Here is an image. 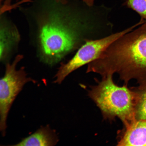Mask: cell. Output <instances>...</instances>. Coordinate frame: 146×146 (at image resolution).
<instances>
[{"label": "cell", "instance_id": "6da1fadb", "mask_svg": "<svg viewBox=\"0 0 146 146\" xmlns=\"http://www.w3.org/2000/svg\"><path fill=\"white\" fill-rule=\"evenodd\" d=\"M36 19L40 59L52 66L87 41L112 33L110 11L69 0L31 1Z\"/></svg>", "mask_w": 146, "mask_h": 146}, {"label": "cell", "instance_id": "7a4b0ae2", "mask_svg": "<svg viewBox=\"0 0 146 146\" xmlns=\"http://www.w3.org/2000/svg\"><path fill=\"white\" fill-rule=\"evenodd\" d=\"M102 76L117 74L127 84L132 80L146 82V22L111 44L94 62Z\"/></svg>", "mask_w": 146, "mask_h": 146}, {"label": "cell", "instance_id": "3957f363", "mask_svg": "<svg viewBox=\"0 0 146 146\" xmlns=\"http://www.w3.org/2000/svg\"><path fill=\"white\" fill-rule=\"evenodd\" d=\"M113 76L103 77L97 85L91 87L88 95L100 109L104 118L112 120L117 117L125 127L135 120V93L127 84L123 86L116 85Z\"/></svg>", "mask_w": 146, "mask_h": 146}, {"label": "cell", "instance_id": "277c9868", "mask_svg": "<svg viewBox=\"0 0 146 146\" xmlns=\"http://www.w3.org/2000/svg\"><path fill=\"white\" fill-rule=\"evenodd\" d=\"M23 57L22 55H18L12 62L6 64L4 76L0 81V131L3 136L6 134L7 118L16 97L25 84L36 82L27 77L24 67L16 69L17 64Z\"/></svg>", "mask_w": 146, "mask_h": 146}, {"label": "cell", "instance_id": "5b68a950", "mask_svg": "<svg viewBox=\"0 0 146 146\" xmlns=\"http://www.w3.org/2000/svg\"><path fill=\"white\" fill-rule=\"evenodd\" d=\"M139 24L105 37L88 41L78 49L75 55L67 63H62L54 78V83L61 84L69 74L76 69L94 61L113 42L131 31Z\"/></svg>", "mask_w": 146, "mask_h": 146}, {"label": "cell", "instance_id": "8992f818", "mask_svg": "<svg viewBox=\"0 0 146 146\" xmlns=\"http://www.w3.org/2000/svg\"><path fill=\"white\" fill-rule=\"evenodd\" d=\"M118 146H146V120H135L119 133Z\"/></svg>", "mask_w": 146, "mask_h": 146}, {"label": "cell", "instance_id": "52a82bcc", "mask_svg": "<svg viewBox=\"0 0 146 146\" xmlns=\"http://www.w3.org/2000/svg\"><path fill=\"white\" fill-rule=\"evenodd\" d=\"M0 59L4 62L18 46L20 40L19 31L13 24L1 19Z\"/></svg>", "mask_w": 146, "mask_h": 146}, {"label": "cell", "instance_id": "ba28073f", "mask_svg": "<svg viewBox=\"0 0 146 146\" xmlns=\"http://www.w3.org/2000/svg\"><path fill=\"white\" fill-rule=\"evenodd\" d=\"M59 140L55 131L47 125L40 128L33 134L13 146H53Z\"/></svg>", "mask_w": 146, "mask_h": 146}, {"label": "cell", "instance_id": "9c48e42d", "mask_svg": "<svg viewBox=\"0 0 146 146\" xmlns=\"http://www.w3.org/2000/svg\"><path fill=\"white\" fill-rule=\"evenodd\" d=\"M131 88L134 91L135 98V118L146 120V82Z\"/></svg>", "mask_w": 146, "mask_h": 146}, {"label": "cell", "instance_id": "30bf717a", "mask_svg": "<svg viewBox=\"0 0 146 146\" xmlns=\"http://www.w3.org/2000/svg\"><path fill=\"white\" fill-rule=\"evenodd\" d=\"M123 5L136 12L146 22V0H126Z\"/></svg>", "mask_w": 146, "mask_h": 146}, {"label": "cell", "instance_id": "8fae6325", "mask_svg": "<svg viewBox=\"0 0 146 146\" xmlns=\"http://www.w3.org/2000/svg\"><path fill=\"white\" fill-rule=\"evenodd\" d=\"M12 0H5L2 7L1 8V13H4L7 11L10 10L11 7L12 5Z\"/></svg>", "mask_w": 146, "mask_h": 146}, {"label": "cell", "instance_id": "7c38bea8", "mask_svg": "<svg viewBox=\"0 0 146 146\" xmlns=\"http://www.w3.org/2000/svg\"><path fill=\"white\" fill-rule=\"evenodd\" d=\"M84 3L89 6H94L95 0H81Z\"/></svg>", "mask_w": 146, "mask_h": 146}]
</instances>
